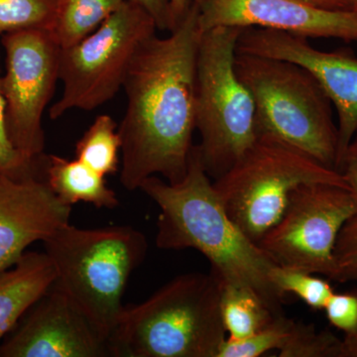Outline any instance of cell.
Returning a JSON list of instances; mask_svg holds the SVG:
<instances>
[{
    "label": "cell",
    "instance_id": "obj_32",
    "mask_svg": "<svg viewBox=\"0 0 357 357\" xmlns=\"http://www.w3.org/2000/svg\"><path fill=\"white\" fill-rule=\"evenodd\" d=\"M356 3H357V0H356Z\"/></svg>",
    "mask_w": 357,
    "mask_h": 357
},
{
    "label": "cell",
    "instance_id": "obj_18",
    "mask_svg": "<svg viewBox=\"0 0 357 357\" xmlns=\"http://www.w3.org/2000/svg\"><path fill=\"white\" fill-rule=\"evenodd\" d=\"M121 138L110 115L96 117L76 145V159L102 176L114 175L121 164Z\"/></svg>",
    "mask_w": 357,
    "mask_h": 357
},
{
    "label": "cell",
    "instance_id": "obj_3",
    "mask_svg": "<svg viewBox=\"0 0 357 357\" xmlns=\"http://www.w3.org/2000/svg\"><path fill=\"white\" fill-rule=\"evenodd\" d=\"M215 275H178L144 302L124 306L109 337L114 357H217L227 338Z\"/></svg>",
    "mask_w": 357,
    "mask_h": 357
},
{
    "label": "cell",
    "instance_id": "obj_26",
    "mask_svg": "<svg viewBox=\"0 0 357 357\" xmlns=\"http://www.w3.org/2000/svg\"><path fill=\"white\" fill-rule=\"evenodd\" d=\"M326 319L344 337L357 332V290L333 293L325 307Z\"/></svg>",
    "mask_w": 357,
    "mask_h": 357
},
{
    "label": "cell",
    "instance_id": "obj_2",
    "mask_svg": "<svg viewBox=\"0 0 357 357\" xmlns=\"http://www.w3.org/2000/svg\"><path fill=\"white\" fill-rule=\"evenodd\" d=\"M139 190L160 208L157 248L198 250L210 261L211 273L222 283L252 289L275 312L283 314L285 296L269 278L270 270L278 264L230 218L197 146H192L187 174L181 182L170 184L152 176Z\"/></svg>",
    "mask_w": 357,
    "mask_h": 357
},
{
    "label": "cell",
    "instance_id": "obj_4",
    "mask_svg": "<svg viewBox=\"0 0 357 357\" xmlns=\"http://www.w3.org/2000/svg\"><path fill=\"white\" fill-rule=\"evenodd\" d=\"M43 244L56 285L109 340L129 277L146 256V237L129 225L84 229L68 223Z\"/></svg>",
    "mask_w": 357,
    "mask_h": 357
},
{
    "label": "cell",
    "instance_id": "obj_14",
    "mask_svg": "<svg viewBox=\"0 0 357 357\" xmlns=\"http://www.w3.org/2000/svg\"><path fill=\"white\" fill-rule=\"evenodd\" d=\"M72 206L63 203L46 181L34 175H0V272L13 266L25 250L70 223Z\"/></svg>",
    "mask_w": 357,
    "mask_h": 357
},
{
    "label": "cell",
    "instance_id": "obj_17",
    "mask_svg": "<svg viewBox=\"0 0 357 357\" xmlns=\"http://www.w3.org/2000/svg\"><path fill=\"white\" fill-rule=\"evenodd\" d=\"M220 314L230 340H243L269 325L278 312L255 290L222 283Z\"/></svg>",
    "mask_w": 357,
    "mask_h": 357
},
{
    "label": "cell",
    "instance_id": "obj_12",
    "mask_svg": "<svg viewBox=\"0 0 357 357\" xmlns=\"http://www.w3.org/2000/svg\"><path fill=\"white\" fill-rule=\"evenodd\" d=\"M202 32L262 28L306 37L357 42V9L330 10L302 0H195Z\"/></svg>",
    "mask_w": 357,
    "mask_h": 357
},
{
    "label": "cell",
    "instance_id": "obj_27",
    "mask_svg": "<svg viewBox=\"0 0 357 357\" xmlns=\"http://www.w3.org/2000/svg\"><path fill=\"white\" fill-rule=\"evenodd\" d=\"M128 1L142 7L153 18L157 29L160 31H172L170 0H128Z\"/></svg>",
    "mask_w": 357,
    "mask_h": 357
},
{
    "label": "cell",
    "instance_id": "obj_19",
    "mask_svg": "<svg viewBox=\"0 0 357 357\" xmlns=\"http://www.w3.org/2000/svg\"><path fill=\"white\" fill-rule=\"evenodd\" d=\"M124 0H67L53 32L62 49L88 37L117 10Z\"/></svg>",
    "mask_w": 357,
    "mask_h": 357
},
{
    "label": "cell",
    "instance_id": "obj_10",
    "mask_svg": "<svg viewBox=\"0 0 357 357\" xmlns=\"http://www.w3.org/2000/svg\"><path fill=\"white\" fill-rule=\"evenodd\" d=\"M6 73L1 89L7 128L14 147L34 166L43 154L42 121L60 79L62 47L51 30L24 29L2 34Z\"/></svg>",
    "mask_w": 357,
    "mask_h": 357
},
{
    "label": "cell",
    "instance_id": "obj_1",
    "mask_svg": "<svg viewBox=\"0 0 357 357\" xmlns=\"http://www.w3.org/2000/svg\"><path fill=\"white\" fill-rule=\"evenodd\" d=\"M202 29L192 9L166 37L145 40L134 56L123 89L126 109L121 135V182L135 191L161 175L185 178L196 130L197 58Z\"/></svg>",
    "mask_w": 357,
    "mask_h": 357
},
{
    "label": "cell",
    "instance_id": "obj_31",
    "mask_svg": "<svg viewBox=\"0 0 357 357\" xmlns=\"http://www.w3.org/2000/svg\"><path fill=\"white\" fill-rule=\"evenodd\" d=\"M342 357H357V332L342 340Z\"/></svg>",
    "mask_w": 357,
    "mask_h": 357
},
{
    "label": "cell",
    "instance_id": "obj_28",
    "mask_svg": "<svg viewBox=\"0 0 357 357\" xmlns=\"http://www.w3.org/2000/svg\"><path fill=\"white\" fill-rule=\"evenodd\" d=\"M337 170L344 176L349 191L357 203V131L344 152Z\"/></svg>",
    "mask_w": 357,
    "mask_h": 357
},
{
    "label": "cell",
    "instance_id": "obj_30",
    "mask_svg": "<svg viewBox=\"0 0 357 357\" xmlns=\"http://www.w3.org/2000/svg\"><path fill=\"white\" fill-rule=\"evenodd\" d=\"M312 6L330 10H354L357 9L356 0H302Z\"/></svg>",
    "mask_w": 357,
    "mask_h": 357
},
{
    "label": "cell",
    "instance_id": "obj_25",
    "mask_svg": "<svg viewBox=\"0 0 357 357\" xmlns=\"http://www.w3.org/2000/svg\"><path fill=\"white\" fill-rule=\"evenodd\" d=\"M34 166L26 163L14 147L7 128L6 100L1 89L0 77V175L21 178L34 175Z\"/></svg>",
    "mask_w": 357,
    "mask_h": 357
},
{
    "label": "cell",
    "instance_id": "obj_11",
    "mask_svg": "<svg viewBox=\"0 0 357 357\" xmlns=\"http://www.w3.org/2000/svg\"><path fill=\"white\" fill-rule=\"evenodd\" d=\"M236 52L289 61L311 73L337 109V170L357 131V59L347 52L319 50L306 37L262 28H244Z\"/></svg>",
    "mask_w": 357,
    "mask_h": 357
},
{
    "label": "cell",
    "instance_id": "obj_16",
    "mask_svg": "<svg viewBox=\"0 0 357 357\" xmlns=\"http://www.w3.org/2000/svg\"><path fill=\"white\" fill-rule=\"evenodd\" d=\"M47 184L63 203L91 204L98 208H116L119 199L105 182V176L79 160L51 155L47 166Z\"/></svg>",
    "mask_w": 357,
    "mask_h": 357
},
{
    "label": "cell",
    "instance_id": "obj_24",
    "mask_svg": "<svg viewBox=\"0 0 357 357\" xmlns=\"http://www.w3.org/2000/svg\"><path fill=\"white\" fill-rule=\"evenodd\" d=\"M335 259L337 281L344 283L357 279V213L340 230L335 243Z\"/></svg>",
    "mask_w": 357,
    "mask_h": 357
},
{
    "label": "cell",
    "instance_id": "obj_7",
    "mask_svg": "<svg viewBox=\"0 0 357 357\" xmlns=\"http://www.w3.org/2000/svg\"><path fill=\"white\" fill-rule=\"evenodd\" d=\"M324 183L349 190L342 173L267 136L213 184L230 218L255 243L280 220L291 192Z\"/></svg>",
    "mask_w": 357,
    "mask_h": 357
},
{
    "label": "cell",
    "instance_id": "obj_29",
    "mask_svg": "<svg viewBox=\"0 0 357 357\" xmlns=\"http://www.w3.org/2000/svg\"><path fill=\"white\" fill-rule=\"evenodd\" d=\"M195 0H170L171 17H172L173 29L183 20L192 9Z\"/></svg>",
    "mask_w": 357,
    "mask_h": 357
},
{
    "label": "cell",
    "instance_id": "obj_20",
    "mask_svg": "<svg viewBox=\"0 0 357 357\" xmlns=\"http://www.w3.org/2000/svg\"><path fill=\"white\" fill-rule=\"evenodd\" d=\"M67 0H0V34L24 29L53 31Z\"/></svg>",
    "mask_w": 357,
    "mask_h": 357
},
{
    "label": "cell",
    "instance_id": "obj_8",
    "mask_svg": "<svg viewBox=\"0 0 357 357\" xmlns=\"http://www.w3.org/2000/svg\"><path fill=\"white\" fill-rule=\"evenodd\" d=\"M156 23L139 6L124 0L98 29L79 43L62 49L63 93L49 110L53 121L70 110H93L116 96L136 52L156 34Z\"/></svg>",
    "mask_w": 357,
    "mask_h": 357
},
{
    "label": "cell",
    "instance_id": "obj_23",
    "mask_svg": "<svg viewBox=\"0 0 357 357\" xmlns=\"http://www.w3.org/2000/svg\"><path fill=\"white\" fill-rule=\"evenodd\" d=\"M342 340L330 331H318L312 325L293 321L280 357H342Z\"/></svg>",
    "mask_w": 357,
    "mask_h": 357
},
{
    "label": "cell",
    "instance_id": "obj_6",
    "mask_svg": "<svg viewBox=\"0 0 357 357\" xmlns=\"http://www.w3.org/2000/svg\"><path fill=\"white\" fill-rule=\"evenodd\" d=\"M244 28L217 27L202 32L197 58V146L213 181L231 168L258 138L256 107L237 76L234 60Z\"/></svg>",
    "mask_w": 357,
    "mask_h": 357
},
{
    "label": "cell",
    "instance_id": "obj_5",
    "mask_svg": "<svg viewBox=\"0 0 357 357\" xmlns=\"http://www.w3.org/2000/svg\"><path fill=\"white\" fill-rule=\"evenodd\" d=\"M234 67L255 100L258 136L280 141L337 170L333 103L311 73L289 61L241 53Z\"/></svg>",
    "mask_w": 357,
    "mask_h": 357
},
{
    "label": "cell",
    "instance_id": "obj_21",
    "mask_svg": "<svg viewBox=\"0 0 357 357\" xmlns=\"http://www.w3.org/2000/svg\"><path fill=\"white\" fill-rule=\"evenodd\" d=\"M269 278L282 295L294 294L314 311L325 310L335 293L328 281L293 268L275 265L270 270Z\"/></svg>",
    "mask_w": 357,
    "mask_h": 357
},
{
    "label": "cell",
    "instance_id": "obj_15",
    "mask_svg": "<svg viewBox=\"0 0 357 357\" xmlns=\"http://www.w3.org/2000/svg\"><path fill=\"white\" fill-rule=\"evenodd\" d=\"M55 280V270L45 252H25L13 266L0 272V340L13 331Z\"/></svg>",
    "mask_w": 357,
    "mask_h": 357
},
{
    "label": "cell",
    "instance_id": "obj_9",
    "mask_svg": "<svg viewBox=\"0 0 357 357\" xmlns=\"http://www.w3.org/2000/svg\"><path fill=\"white\" fill-rule=\"evenodd\" d=\"M357 213L349 189L310 183L290 194L279 222L258 243L277 264L337 281L335 248L340 230Z\"/></svg>",
    "mask_w": 357,
    "mask_h": 357
},
{
    "label": "cell",
    "instance_id": "obj_13",
    "mask_svg": "<svg viewBox=\"0 0 357 357\" xmlns=\"http://www.w3.org/2000/svg\"><path fill=\"white\" fill-rule=\"evenodd\" d=\"M109 340L59 288H51L0 344V357H105Z\"/></svg>",
    "mask_w": 357,
    "mask_h": 357
},
{
    "label": "cell",
    "instance_id": "obj_22",
    "mask_svg": "<svg viewBox=\"0 0 357 357\" xmlns=\"http://www.w3.org/2000/svg\"><path fill=\"white\" fill-rule=\"evenodd\" d=\"M293 319L283 314L276 317L264 328L243 340L225 338L217 357H258L273 349H280L287 342Z\"/></svg>",
    "mask_w": 357,
    "mask_h": 357
}]
</instances>
